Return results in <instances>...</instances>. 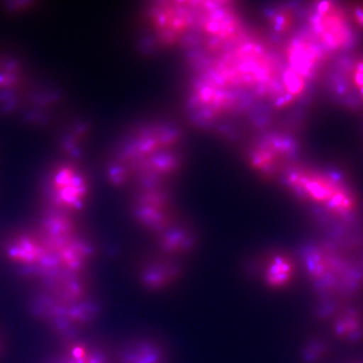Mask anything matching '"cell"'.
<instances>
[{"label": "cell", "mask_w": 363, "mask_h": 363, "mask_svg": "<svg viewBox=\"0 0 363 363\" xmlns=\"http://www.w3.org/2000/svg\"><path fill=\"white\" fill-rule=\"evenodd\" d=\"M184 157L178 127L163 120L144 121L127 131L113 149L107 179L116 188L167 186L179 174Z\"/></svg>", "instance_id": "cell-1"}, {"label": "cell", "mask_w": 363, "mask_h": 363, "mask_svg": "<svg viewBox=\"0 0 363 363\" xmlns=\"http://www.w3.org/2000/svg\"><path fill=\"white\" fill-rule=\"evenodd\" d=\"M359 244L337 238L316 240L303 250L302 267L325 306L351 301L363 288Z\"/></svg>", "instance_id": "cell-2"}, {"label": "cell", "mask_w": 363, "mask_h": 363, "mask_svg": "<svg viewBox=\"0 0 363 363\" xmlns=\"http://www.w3.org/2000/svg\"><path fill=\"white\" fill-rule=\"evenodd\" d=\"M290 191L311 208L315 216L344 235L356 225L360 203L354 190L329 172L295 169L286 178ZM322 222V223H323Z\"/></svg>", "instance_id": "cell-3"}, {"label": "cell", "mask_w": 363, "mask_h": 363, "mask_svg": "<svg viewBox=\"0 0 363 363\" xmlns=\"http://www.w3.org/2000/svg\"><path fill=\"white\" fill-rule=\"evenodd\" d=\"M50 187L56 206L72 212L84 208L91 193L89 175L74 160L63 162L55 167Z\"/></svg>", "instance_id": "cell-4"}, {"label": "cell", "mask_w": 363, "mask_h": 363, "mask_svg": "<svg viewBox=\"0 0 363 363\" xmlns=\"http://www.w3.org/2000/svg\"><path fill=\"white\" fill-rule=\"evenodd\" d=\"M312 38L325 51L337 52L350 45L352 31L342 8L333 2H320L310 19Z\"/></svg>", "instance_id": "cell-5"}, {"label": "cell", "mask_w": 363, "mask_h": 363, "mask_svg": "<svg viewBox=\"0 0 363 363\" xmlns=\"http://www.w3.org/2000/svg\"><path fill=\"white\" fill-rule=\"evenodd\" d=\"M134 219L144 228L157 235L177 217L172 211L167 186H151L134 189L130 202Z\"/></svg>", "instance_id": "cell-6"}, {"label": "cell", "mask_w": 363, "mask_h": 363, "mask_svg": "<svg viewBox=\"0 0 363 363\" xmlns=\"http://www.w3.org/2000/svg\"><path fill=\"white\" fill-rule=\"evenodd\" d=\"M182 267L164 255L149 256L139 262L140 283L151 291H157L174 284L182 275Z\"/></svg>", "instance_id": "cell-7"}, {"label": "cell", "mask_w": 363, "mask_h": 363, "mask_svg": "<svg viewBox=\"0 0 363 363\" xmlns=\"http://www.w3.org/2000/svg\"><path fill=\"white\" fill-rule=\"evenodd\" d=\"M328 315L335 339L342 343L357 344L363 340V308L350 301L333 308Z\"/></svg>", "instance_id": "cell-8"}, {"label": "cell", "mask_w": 363, "mask_h": 363, "mask_svg": "<svg viewBox=\"0 0 363 363\" xmlns=\"http://www.w3.org/2000/svg\"><path fill=\"white\" fill-rule=\"evenodd\" d=\"M260 269L262 283L269 289L279 291L294 283L297 263L288 252L274 251L263 258Z\"/></svg>", "instance_id": "cell-9"}, {"label": "cell", "mask_w": 363, "mask_h": 363, "mask_svg": "<svg viewBox=\"0 0 363 363\" xmlns=\"http://www.w3.org/2000/svg\"><path fill=\"white\" fill-rule=\"evenodd\" d=\"M324 51L312 38L298 36L285 48L288 67L308 79L323 60Z\"/></svg>", "instance_id": "cell-10"}, {"label": "cell", "mask_w": 363, "mask_h": 363, "mask_svg": "<svg viewBox=\"0 0 363 363\" xmlns=\"http://www.w3.org/2000/svg\"><path fill=\"white\" fill-rule=\"evenodd\" d=\"M156 235L161 253L170 258L186 255L193 251L197 243L194 227L179 217Z\"/></svg>", "instance_id": "cell-11"}, {"label": "cell", "mask_w": 363, "mask_h": 363, "mask_svg": "<svg viewBox=\"0 0 363 363\" xmlns=\"http://www.w3.org/2000/svg\"><path fill=\"white\" fill-rule=\"evenodd\" d=\"M115 363H169L166 349L152 337H140L130 340L113 357Z\"/></svg>", "instance_id": "cell-12"}, {"label": "cell", "mask_w": 363, "mask_h": 363, "mask_svg": "<svg viewBox=\"0 0 363 363\" xmlns=\"http://www.w3.org/2000/svg\"><path fill=\"white\" fill-rule=\"evenodd\" d=\"M290 146L284 140H267L254 150L250 157V166L262 175L271 176L277 171L289 155Z\"/></svg>", "instance_id": "cell-13"}, {"label": "cell", "mask_w": 363, "mask_h": 363, "mask_svg": "<svg viewBox=\"0 0 363 363\" xmlns=\"http://www.w3.org/2000/svg\"><path fill=\"white\" fill-rule=\"evenodd\" d=\"M53 363H115L108 354L97 346L76 342L68 348L60 359Z\"/></svg>", "instance_id": "cell-14"}, {"label": "cell", "mask_w": 363, "mask_h": 363, "mask_svg": "<svg viewBox=\"0 0 363 363\" xmlns=\"http://www.w3.org/2000/svg\"><path fill=\"white\" fill-rule=\"evenodd\" d=\"M307 79L305 76L288 67L282 75V96L279 101V106H287L301 96L306 89Z\"/></svg>", "instance_id": "cell-15"}, {"label": "cell", "mask_w": 363, "mask_h": 363, "mask_svg": "<svg viewBox=\"0 0 363 363\" xmlns=\"http://www.w3.org/2000/svg\"><path fill=\"white\" fill-rule=\"evenodd\" d=\"M330 345L324 340H310L303 349V361L305 363H323L330 356Z\"/></svg>", "instance_id": "cell-16"}, {"label": "cell", "mask_w": 363, "mask_h": 363, "mask_svg": "<svg viewBox=\"0 0 363 363\" xmlns=\"http://www.w3.org/2000/svg\"><path fill=\"white\" fill-rule=\"evenodd\" d=\"M40 255V249L29 240H21L11 251V256L13 259L24 262L38 261Z\"/></svg>", "instance_id": "cell-17"}, {"label": "cell", "mask_w": 363, "mask_h": 363, "mask_svg": "<svg viewBox=\"0 0 363 363\" xmlns=\"http://www.w3.org/2000/svg\"><path fill=\"white\" fill-rule=\"evenodd\" d=\"M271 20L272 27L279 34L287 33L294 24L293 13L288 10L277 11Z\"/></svg>", "instance_id": "cell-18"}, {"label": "cell", "mask_w": 363, "mask_h": 363, "mask_svg": "<svg viewBox=\"0 0 363 363\" xmlns=\"http://www.w3.org/2000/svg\"><path fill=\"white\" fill-rule=\"evenodd\" d=\"M349 80L351 87L363 101V58L352 63Z\"/></svg>", "instance_id": "cell-19"}, {"label": "cell", "mask_w": 363, "mask_h": 363, "mask_svg": "<svg viewBox=\"0 0 363 363\" xmlns=\"http://www.w3.org/2000/svg\"><path fill=\"white\" fill-rule=\"evenodd\" d=\"M352 19L358 26L363 28V6H357L354 9L352 12Z\"/></svg>", "instance_id": "cell-20"}, {"label": "cell", "mask_w": 363, "mask_h": 363, "mask_svg": "<svg viewBox=\"0 0 363 363\" xmlns=\"http://www.w3.org/2000/svg\"><path fill=\"white\" fill-rule=\"evenodd\" d=\"M4 344L3 340L0 338V358H1L4 355Z\"/></svg>", "instance_id": "cell-21"}, {"label": "cell", "mask_w": 363, "mask_h": 363, "mask_svg": "<svg viewBox=\"0 0 363 363\" xmlns=\"http://www.w3.org/2000/svg\"><path fill=\"white\" fill-rule=\"evenodd\" d=\"M350 363H363V361H354Z\"/></svg>", "instance_id": "cell-22"}]
</instances>
